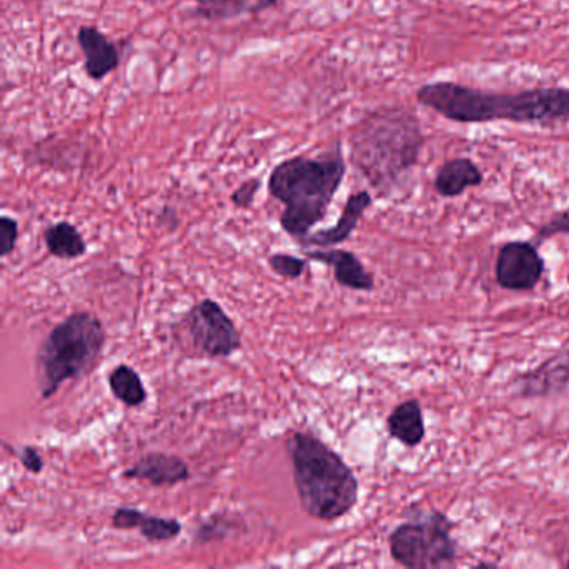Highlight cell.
<instances>
[{"label": "cell", "instance_id": "7402d4cb", "mask_svg": "<svg viewBox=\"0 0 569 569\" xmlns=\"http://www.w3.org/2000/svg\"><path fill=\"white\" fill-rule=\"evenodd\" d=\"M556 234H568L569 236V210L555 214L551 219L546 221L543 226L538 227L535 234L536 244L545 243L549 237Z\"/></svg>", "mask_w": 569, "mask_h": 569}, {"label": "cell", "instance_id": "4fadbf2b", "mask_svg": "<svg viewBox=\"0 0 569 569\" xmlns=\"http://www.w3.org/2000/svg\"><path fill=\"white\" fill-rule=\"evenodd\" d=\"M569 385V351L549 357L546 363L529 373L523 374L516 382L519 395L545 396L561 391Z\"/></svg>", "mask_w": 569, "mask_h": 569}, {"label": "cell", "instance_id": "cb8c5ba5", "mask_svg": "<svg viewBox=\"0 0 569 569\" xmlns=\"http://www.w3.org/2000/svg\"><path fill=\"white\" fill-rule=\"evenodd\" d=\"M19 460H21L22 466L32 474H39L44 471V460H42L39 451L34 447H24L18 453Z\"/></svg>", "mask_w": 569, "mask_h": 569}, {"label": "cell", "instance_id": "603a6c76", "mask_svg": "<svg viewBox=\"0 0 569 569\" xmlns=\"http://www.w3.org/2000/svg\"><path fill=\"white\" fill-rule=\"evenodd\" d=\"M261 185L262 181L259 178H250L244 181L243 184L234 191L233 196H230L234 206L239 207V210H249L253 203H255V197L258 196Z\"/></svg>", "mask_w": 569, "mask_h": 569}, {"label": "cell", "instance_id": "ba28073f", "mask_svg": "<svg viewBox=\"0 0 569 569\" xmlns=\"http://www.w3.org/2000/svg\"><path fill=\"white\" fill-rule=\"evenodd\" d=\"M545 261L535 244L513 240L501 246L496 259L497 284L508 291H532L541 281Z\"/></svg>", "mask_w": 569, "mask_h": 569}, {"label": "cell", "instance_id": "d6986e66", "mask_svg": "<svg viewBox=\"0 0 569 569\" xmlns=\"http://www.w3.org/2000/svg\"><path fill=\"white\" fill-rule=\"evenodd\" d=\"M110 393L117 401L129 408H139L148 401V391L138 371L132 369L128 364H119L110 371L109 377Z\"/></svg>", "mask_w": 569, "mask_h": 569}, {"label": "cell", "instance_id": "8fae6325", "mask_svg": "<svg viewBox=\"0 0 569 569\" xmlns=\"http://www.w3.org/2000/svg\"><path fill=\"white\" fill-rule=\"evenodd\" d=\"M373 204V196L367 191L351 194L350 200L344 204L343 214H341L337 223L328 229L315 230L301 240L304 247H333L343 244L350 239L351 234L356 230L363 214L369 210Z\"/></svg>", "mask_w": 569, "mask_h": 569}, {"label": "cell", "instance_id": "ac0fdd59", "mask_svg": "<svg viewBox=\"0 0 569 569\" xmlns=\"http://www.w3.org/2000/svg\"><path fill=\"white\" fill-rule=\"evenodd\" d=\"M44 240L49 253L57 259H77L87 253L83 234L67 221L49 226L44 233Z\"/></svg>", "mask_w": 569, "mask_h": 569}, {"label": "cell", "instance_id": "52a82bcc", "mask_svg": "<svg viewBox=\"0 0 569 569\" xmlns=\"http://www.w3.org/2000/svg\"><path fill=\"white\" fill-rule=\"evenodd\" d=\"M189 344L201 356L229 357L243 347V337L223 305L203 299L182 318Z\"/></svg>", "mask_w": 569, "mask_h": 569}, {"label": "cell", "instance_id": "e0dca14e", "mask_svg": "<svg viewBox=\"0 0 569 569\" xmlns=\"http://www.w3.org/2000/svg\"><path fill=\"white\" fill-rule=\"evenodd\" d=\"M388 431L391 438L405 447L415 448L421 444L426 434L421 405L416 399H408L396 406L388 418Z\"/></svg>", "mask_w": 569, "mask_h": 569}, {"label": "cell", "instance_id": "8992f818", "mask_svg": "<svg viewBox=\"0 0 569 569\" xmlns=\"http://www.w3.org/2000/svg\"><path fill=\"white\" fill-rule=\"evenodd\" d=\"M415 522L402 523L389 536L393 559L411 569H434L453 566L458 546L451 536L447 516L421 512Z\"/></svg>", "mask_w": 569, "mask_h": 569}, {"label": "cell", "instance_id": "7c38bea8", "mask_svg": "<svg viewBox=\"0 0 569 569\" xmlns=\"http://www.w3.org/2000/svg\"><path fill=\"white\" fill-rule=\"evenodd\" d=\"M304 253L305 256H308V259L323 262V265L333 268L334 279H336L337 284L353 289V291H373V275L364 268L363 262L357 259L356 255L350 253V250L304 249Z\"/></svg>", "mask_w": 569, "mask_h": 569}, {"label": "cell", "instance_id": "2e32d148", "mask_svg": "<svg viewBox=\"0 0 569 569\" xmlns=\"http://www.w3.org/2000/svg\"><path fill=\"white\" fill-rule=\"evenodd\" d=\"M279 0H196L193 15L201 21L227 22L236 21L244 15L261 14L278 8Z\"/></svg>", "mask_w": 569, "mask_h": 569}, {"label": "cell", "instance_id": "5b68a950", "mask_svg": "<svg viewBox=\"0 0 569 569\" xmlns=\"http://www.w3.org/2000/svg\"><path fill=\"white\" fill-rule=\"evenodd\" d=\"M106 330L93 312H74L39 344L35 376L42 399L57 395L66 382L86 376L103 356Z\"/></svg>", "mask_w": 569, "mask_h": 569}, {"label": "cell", "instance_id": "ffe728a7", "mask_svg": "<svg viewBox=\"0 0 569 569\" xmlns=\"http://www.w3.org/2000/svg\"><path fill=\"white\" fill-rule=\"evenodd\" d=\"M268 262L272 271L284 279L301 278V276L304 275L305 266H308L305 259L296 258V256L291 255H282V253L272 255L271 258L268 259Z\"/></svg>", "mask_w": 569, "mask_h": 569}, {"label": "cell", "instance_id": "9a60e30c", "mask_svg": "<svg viewBox=\"0 0 569 569\" xmlns=\"http://www.w3.org/2000/svg\"><path fill=\"white\" fill-rule=\"evenodd\" d=\"M480 165L470 158H454L444 162L436 172V193L442 197H458L470 187L483 184Z\"/></svg>", "mask_w": 569, "mask_h": 569}, {"label": "cell", "instance_id": "9c48e42d", "mask_svg": "<svg viewBox=\"0 0 569 569\" xmlns=\"http://www.w3.org/2000/svg\"><path fill=\"white\" fill-rule=\"evenodd\" d=\"M77 44L84 54V71L94 83H100L119 67L120 51L96 25H83L77 31Z\"/></svg>", "mask_w": 569, "mask_h": 569}, {"label": "cell", "instance_id": "d4e9b609", "mask_svg": "<svg viewBox=\"0 0 569 569\" xmlns=\"http://www.w3.org/2000/svg\"><path fill=\"white\" fill-rule=\"evenodd\" d=\"M566 566H568V568H569V561H568V565H566Z\"/></svg>", "mask_w": 569, "mask_h": 569}, {"label": "cell", "instance_id": "3957f363", "mask_svg": "<svg viewBox=\"0 0 569 569\" xmlns=\"http://www.w3.org/2000/svg\"><path fill=\"white\" fill-rule=\"evenodd\" d=\"M340 142L315 158L294 155L279 162L269 174V194L284 204L281 227L301 243L326 217L346 175Z\"/></svg>", "mask_w": 569, "mask_h": 569}, {"label": "cell", "instance_id": "30bf717a", "mask_svg": "<svg viewBox=\"0 0 569 569\" xmlns=\"http://www.w3.org/2000/svg\"><path fill=\"white\" fill-rule=\"evenodd\" d=\"M124 480L148 481L152 486H175L191 477L187 463L174 454L148 453L124 471Z\"/></svg>", "mask_w": 569, "mask_h": 569}, {"label": "cell", "instance_id": "44dd1931", "mask_svg": "<svg viewBox=\"0 0 569 569\" xmlns=\"http://www.w3.org/2000/svg\"><path fill=\"white\" fill-rule=\"evenodd\" d=\"M19 240V223L11 216L0 217V256L8 258L14 253Z\"/></svg>", "mask_w": 569, "mask_h": 569}, {"label": "cell", "instance_id": "7a4b0ae2", "mask_svg": "<svg viewBox=\"0 0 569 569\" xmlns=\"http://www.w3.org/2000/svg\"><path fill=\"white\" fill-rule=\"evenodd\" d=\"M350 144L354 168L379 196H388L418 165L425 135L415 110L401 106L379 107L356 124Z\"/></svg>", "mask_w": 569, "mask_h": 569}, {"label": "cell", "instance_id": "6da1fadb", "mask_svg": "<svg viewBox=\"0 0 569 569\" xmlns=\"http://www.w3.org/2000/svg\"><path fill=\"white\" fill-rule=\"evenodd\" d=\"M422 106L458 124L509 120L555 124L569 119V87H535L516 93L477 89L453 80L425 84L416 93Z\"/></svg>", "mask_w": 569, "mask_h": 569}, {"label": "cell", "instance_id": "5bb4252c", "mask_svg": "<svg viewBox=\"0 0 569 569\" xmlns=\"http://www.w3.org/2000/svg\"><path fill=\"white\" fill-rule=\"evenodd\" d=\"M112 526L117 529L138 528L142 538L149 543H164L178 538L182 533V525L175 518L146 515L135 508L116 509L112 516Z\"/></svg>", "mask_w": 569, "mask_h": 569}, {"label": "cell", "instance_id": "277c9868", "mask_svg": "<svg viewBox=\"0 0 569 569\" xmlns=\"http://www.w3.org/2000/svg\"><path fill=\"white\" fill-rule=\"evenodd\" d=\"M286 451L305 515L321 522L343 518L356 506L359 483L343 458L311 432L291 431Z\"/></svg>", "mask_w": 569, "mask_h": 569}]
</instances>
